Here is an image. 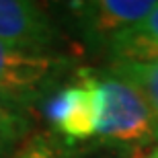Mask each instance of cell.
<instances>
[{"label": "cell", "instance_id": "cell-12", "mask_svg": "<svg viewBox=\"0 0 158 158\" xmlns=\"http://www.w3.org/2000/svg\"><path fill=\"white\" fill-rule=\"evenodd\" d=\"M142 158H158V146L150 148L148 152H144V156H142Z\"/></svg>", "mask_w": 158, "mask_h": 158}, {"label": "cell", "instance_id": "cell-5", "mask_svg": "<svg viewBox=\"0 0 158 158\" xmlns=\"http://www.w3.org/2000/svg\"><path fill=\"white\" fill-rule=\"evenodd\" d=\"M0 41L31 52H58L60 27L39 2L0 0Z\"/></svg>", "mask_w": 158, "mask_h": 158}, {"label": "cell", "instance_id": "cell-4", "mask_svg": "<svg viewBox=\"0 0 158 158\" xmlns=\"http://www.w3.org/2000/svg\"><path fill=\"white\" fill-rule=\"evenodd\" d=\"M68 12L72 23L88 45L107 43L121 31L140 23L152 10L154 0H86V2H70Z\"/></svg>", "mask_w": 158, "mask_h": 158}, {"label": "cell", "instance_id": "cell-10", "mask_svg": "<svg viewBox=\"0 0 158 158\" xmlns=\"http://www.w3.org/2000/svg\"><path fill=\"white\" fill-rule=\"evenodd\" d=\"M15 144H17V142H12V140H8V138H4V135H0V158H8L10 150L15 148Z\"/></svg>", "mask_w": 158, "mask_h": 158}, {"label": "cell", "instance_id": "cell-8", "mask_svg": "<svg viewBox=\"0 0 158 158\" xmlns=\"http://www.w3.org/2000/svg\"><path fill=\"white\" fill-rule=\"evenodd\" d=\"M31 127L33 123L27 115V109L0 97V135L12 142H21L31 131Z\"/></svg>", "mask_w": 158, "mask_h": 158}, {"label": "cell", "instance_id": "cell-11", "mask_svg": "<svg viewBox=\"0 0 158 158\" xmlns=\"http://www.w3.org/2000/svg\"><path fill=\"white\" fill-rule=\"evenodd\" d=\"M144 152H113V156L107 158H142Z\"/></svg>", "mask_w": 158, "mask_h": 158}, {"label": "cell", "instance_id": "cell-2", "mask_svg": "<svg viewBox=\"0 0 158 158\" xmlns=\"http://www.w3.org/2000/svg\"><path fill=\"white\" fill-rule=\"evenodd\" d=\"M76 70L74 56L31 52L0 41V97L27 111L37 103H45Z\"/></svg>", "mask_w": 158, "mask_h": 158}, {"label": "cell", "instance_id": "cell-9", "mask_svg": "<svg viewBox=\"0 0 158 158\" xmlns=\"http://www.w3.org/2000/svg\"><path fill=\"white\" fill-rule=\"evenodd\" d=\"M12 158H64L56 144L47 140V138H33L27 146L17 152Z\"/></svg>", "mask_w": 158, "mask_h": 158}, {"label": "cell", "instance_id": "cell-7", "mask_svg": "<svg viewBox=\"0 0 158 158\" xmlns=\"http://www.w3.org/2000/svg\"><path fill=\"white\" fill-rule=\"evenodd\" d=\"M117 76L127 80L131 86L142 94L148 109L152 113L154 121L158 125V62L148 64H117L109 66Z\"/></svg>", "mask_w": 158, "mask_h": 158}, {"label": "cell", "instance_id": "cell-6", "mask_svg": "<svg viewBox=\"0 0 158 158\" xmlns=\"http://www.w3.org/2000/svg\"><path fill=\"white\" fill-rule=\"evenodd\" d=\"M105 53L111 66L158 62V2L140 23L113 37Z\"/></svg>", "mask_w": 158, "mask_h": 158}, {"label": "cell", "instance_id": "cell-3", "mask_svg": "<svg viewBox=\"0 0 158 158\" xmlns=\"http://www.w3.org/2000/svg\"><path fill=\"white\" fill-rule=\"evenodd\" d=\"M43 115L56 140L68 146L93 144L103 115V90L97 70L78 68L45 99Z\"/></svg>", "mask_w": 158, "mask_h": 158}, {"label": "cell", "instance_id": "cell-1", "mask_svg": "<svg viewBox=\"0 0 158 158\" xmlns=\"http://www.w3.org/2000/svg\"><path fill=\"white\" fill-rule=\"evenodd\" d=\"M103 90V115L94 144L109 152H144L158 142V125L146 101L111 68L97 70Z\"/></svg>", "mask_w": 158, "mask_h": 158}]
</instances>
